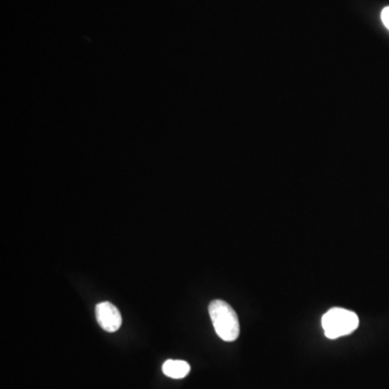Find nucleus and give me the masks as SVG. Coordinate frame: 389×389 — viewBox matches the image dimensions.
I'll use <instances>...</instances> for the list:
<instances>
[{
  "instance_id": "1",
  "label": "nucleus",
  "mask_w": 389,
  "mask_h": 389,
  "mask_svg": "<svg viewBox=\"0 0 389 389\" xmlns=\"http://www.w3.org/2000/svg\"><path fill=\"white\" fill-rule=\"evenodd\" d=\"M209 313L218 337L225 342H234L239 337V319L229 304L222 299L212 301L209 305Z\"/></svg>"
},
{
  "instance_id": "2",
  "label": "nucleus",
  "mask_w": 389,
  "mask_h": 389,
  "mask_svg": "<svg viewBox=\"0 0 389 389\" xmlns=\"http://www.w3.org/2000/svg\"><path fill=\"white\" fill-rule=\"evenodd\" d=\"M359 325L358 316L354 311L334 307L323 315V327L327 339H335L351 334Z\"/></svg>"
},
{
  "instance_id": "4",
  "label": "nucleus",
  "mask_w": 389,
  "mask_h": 389,
  "mask_svg": "<svg viewBox=\"0 0 389 389\" xmlns=\"http://www.w3.org/2000/svg\"><path fill=\"white\" fill-rule=\"evenodd\" d=\"M190 371V366L186 361L183 360H167L162 365V372L168 378L180 380L188 376Z\"/></svg>"
},
{
  "instance_id": "5",
  "label": "nucleus",
  "mask_w": 389,
  "mask_h": 389,
  "mask_svg": "<svg viewBox=\"0 0 389 389\" xmlns=\"http://www.w3.org/2000/svg\"><path fill=\"white\" fill-rule=\"evenodd\" d=\"M381 17H382L383 24H384L386 29L389 31V7H386L383 9Z\"/></svg>"
},
{
  "instance_id": "3",
  "label": "nucleus",
  "mask_w": 389,
  "mask_h": 389,
  "mask_svg": "<svg viewBox=\"0 0 389 389\" xmlns=\"http://www.w3.org/2000/svg\"><path fill=\"white\" fill-rule=\"evenodd\" d=\"M97 323L107 332H116L122 323L120 311L109 302H102L95 306Z\"/></svg>"
}]
</instances>
